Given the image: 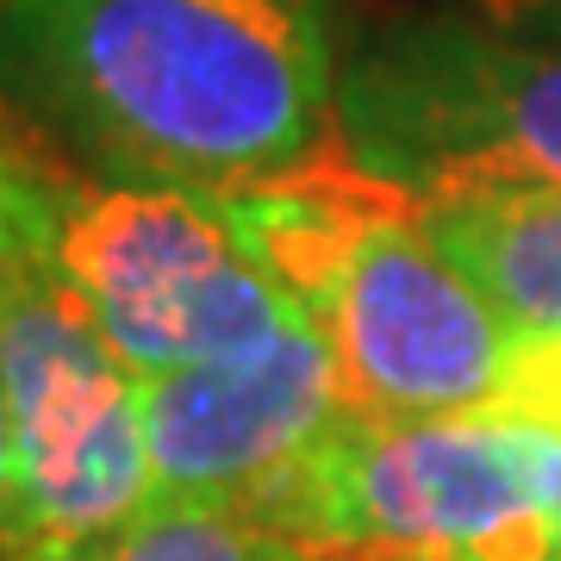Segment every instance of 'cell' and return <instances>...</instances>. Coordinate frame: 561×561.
Listing matches in <instances>:
<instances>
[{
  "label": "cell",
  "instance_id": "2",
  "mask_svg": "<svg viewBox=\"0 0 561 561\" xmlns=\"http://www.w3.org/2000/svg\"><path fill=\"white\" fill-rule=\"evenodd\" d=\"M231 219L275 280L312 312L343 393L375 419H481L524 337L424 225V206L324 144L294 175L231 194Z\"/></svg>",
  "mask_w": 561,
  "mask_h": 561
},
{
  "label": "cell",
  "instance_id": "12",
  "mask_svg": "<svg viewBox=\"0 0 561 561\" xmlns=\"http://www.w3.org/2000/svg\"><path fill=\"white\" fill-rule=\"evenodd\" d=\"M13 512H20V486H13V405L0 381V561H13Z\"/></svg>",
  "mask_w": 561,
  "mask_h": 561
},
{
  "label": "cell",
  "instance_id": "10",
  "mask_svg": "<svg viewBox=\"0 0 561 561\" xmlns=\"http://www.w3.org/2000/svg\"><path fill=\"white\" fill-rule=\"evenodd\" d=\"M50 194H57V169L25 150V138L7 119V101H0V256H38L44 250Z\"/></svg>",
  "mask_w": 561,
  "mask_h": 561
},
{
  "label": "cell",
  "instance_id": "6",
  "mask_svg": "<svg viewBox=\"0 0 561 561\" xmlns=\"http://www.w3.org/2000/svg\"><path fill=\"white\" fill-rule=\"evenodd\" d=\"M0 381L13 405V561H69L157 505L138 375L38 256H0Z\"/></svg>",
  "mask_w": 561,
  "mask_h": 561
},
{
  "label": "cell",
  "instance_id": "13",
  "mask_svg": "<svg viewBox=\"0 0 561 561\" xmlns=\"http://www.w3.org/2000/svg\"><path fill=\"white\" fill-rule=\"evenodd\" d=\"M556 512H561V437H556Z\"/></svg>",
  "mask_w": 561,
  "mask_h": 561
},
{
  "label": "cell",
  "instance_id": "1",
  "mask_svg": "<svg viewBox=\"0 0 561 561\" xmlns=\"http://www.w3.org/2000/svg\"><path fill=\"white\" fill-rule=\"evenodd\" d=\"M331 0H0V88L101 181L250 194L331 144Z\"/></svg>",
  "mask_w": 561,
  "mask_h": 561
},
{
  "label": "cell",
  "instance_id": "4",
  "mask_svg": "<svg viewBox=\"0 0 561 561\" xmlns=\"http://www.w3.org/2000/svg\"><path fill=\"white\" fill-rule=\"evenodd\" d=\"M331 144L412 206L561 194V44L400 13L350 44Z\"/></svg>",
  "mask_w": 561,
  "mask_h": 561
},
{
  "label": "cell",
  "instance_id": "5",
  "mask_svg": "<svg viewBox=\"0 0 561 561\" xmlns=\"http://www.w3.org/2000/svg\"><path fill=\"white\" fill-rule=\"evenodd\" d=\"M38 262L138 381L238 356L306 319L231 206L187 187L57 175Z\"/></svg>",
  "mask_w": 561,
  "mask_h": 561
},
{
  "label": "cell",
  "instance_id": "8",
  "mask_svg": "<svg viewBox=\"0 0 561 561\" xmlns=\"http://www.w3.org/2000/svg\"><path fill=\"white\" fill-rule=\"evenodd\" d=\"M424 225L518 337H561V194L431 206Z\"/></svg>",
  "mask_w": 561,
  "mask_h": 561
},
{
  "label": "cell",
  "instance_id": "7",
  "mask_svg": "<svg viewBox=\"0 0 561 561\" xmlns=\"http://www.w3.org/2000/svg\"><path fill=\"white\" fill-rule=\"evenodd\" d=\"M150 486L169 505L256 512L350 412L337 350L312 312L238 356L138 381Z\"/></svg>",
  "mask_w": 561,
  "mask_h": 561
},
{
  "label": "cell",
  "instance_id": "9",
  "mask_svg": "<svg viewBox=\"0 0 561 561\" xmlns=\"http://www.w3.org/2000/svg\"><path fill=\"white\" fill-rule=\"evenodd\" d=\"M69 561H306L294 542H280L268 524L219 512V505H169L157 500L150 512L101 537Z\"/></svg>",
  "mask_w": 561,
  "mask_h": 561
},
{
  "label": "cell",
  "instance_id": "11",
  "mask_svg": "<svg viewBox=\"0 0 561 561\" xmlns=\"http://www.w3.org/2000/svg\"><path fill=\"white\" fill-rule=\"evenodd\" d=\"M456 13L505 25V32H518V38L561 44V0H456Z\"/></svg>",
  "mask_w": 561,
  "mask_h": 561
},
{
  "label": "cell",
  "instance_id": "3",
  "mask_svg": "<svg viewBox=\"0 0 561 561\" xmlns=\"http://www.w3.org/2000/svg\"><path fill=\"white\" fill-rule=\"evenodd\" d=\"M250 518L306 561H561L556 437L350 405Z\"/></svg>",
  "mask_w": 561,
  "mask_h": 561
}]
</instances>
